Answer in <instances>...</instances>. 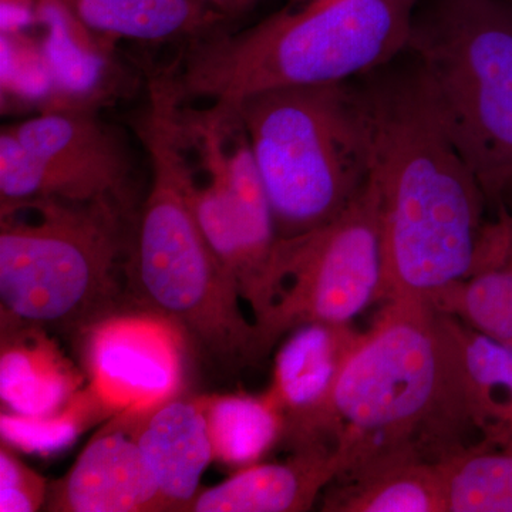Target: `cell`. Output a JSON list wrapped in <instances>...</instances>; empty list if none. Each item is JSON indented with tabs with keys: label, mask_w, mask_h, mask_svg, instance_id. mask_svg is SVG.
Instances as JSON below:
<instances>
[{
	"label": "cell",
	"mask_w": 512,
	"mask_h": 512,
	"mask_svg": "<svg viewBox=\"0 0 512 512\" xmlns=\"http://www.w3.org/2000/svg\"><path fill=\"white\" fill-rule=\"evenodd\" d=\"M379 197L382 302L430 305L451 285L507 265L511 218L487 224L483 187L441 117L419 60L404 50L352 80Z\"/></svg>",
	"instance_id": "6da1fadb"
},
{
	"label": "cell",
	"mask_w": 512,
	"mask_h": 512,
	"mask_svg": "<svg viewBox=\"0 0 512 512\" xmlns=\"http://www.w3.org/2000/svg\"><path fill=\"white\" fill-rule=\"evenodd\" d=\"M474 434L450 318L426 303L384 302L330 404L325 441L339 476L404 458L441 463L476 444Z\"/></svg>",
	"instance_id": "7a4b0ae2"
},
{
	"label": "cell",
	"mask_w": 512,
	"mask_h": 512,
	"mask_svg": "<svg viewBox=\"0 0 512 512\" xmlns=\"http://www.w3.org/2000/svg\"><path fill=\"white\" fill-rule=\"evenodd\" d=\"M183 109L171 74H151L136 123L151 184L134 218L124 274L141 309L170 319L212 355L258 360L255 323L195 215Z\"/></svg>",
	"instance_id": "3957f363"
},
{
	"label": "cell",
	"mask_w": 512,
	"mask_h": 512,
	"mask_svg": "<svg viewBox=\"0 0 512 512\" xmlns=\"http://www.w3.org/2000/svg\"><path fill=\"white\" fill-rule=\"evenodd\" d=\"M420 0H312L235 35L191 40L174 66L178 96L234 117L248 97L346 83L406 50Z\"/></svg>",
	"instance_id": "277c9868"
},
{
	"label": "cell",
	"mask_w": 512,
	"mask_h": 512,
	"mask_svg": "<svg viewBox=\"0 0 512 512\" xmlns=\"http://www.w3.org/2000/svg\"><path fill=\"white\" fill-rule=\"evenodd\" d=\"M264 184L279 238L339 217L369 181V154L352 80L248 97L234 114Z\"/></svg>",
	"instance_id": "5b68a950"
},
{
	"label": "cell",
	"mask_w": 512,
	"mask_h": 512,
	"mask_svg": "<svg viewBox=\"0 0 512 512\" xmlns=\"http://www.w3.org/2000/svg\"><path fill=\"white\" fill-rule=\"evenodd\" d=\"M22 208L32 217L2 215L0 224L2 326L83 330L120 311L119 275L136 215L106 201Z\"/></svg>",
	"instance_id": "8992f818"
},
{
	"label": "cell",
	"mask_w": 512,
	"mask_h": 512,
	"mask_svg": "<svg viewBox=\"0 0 512 512\" xmlns=\"http://www.w3.org/2000/svg\"><path fill=\"white\" fill-rule=\"evenodd\" d=\"M407 50L488 204L512 190L510 0H420Z\"/></svg>",
	"instance_id": "52a82bcc"
},
{
	"label": "cell",
	"mask_w": 512,
	"mask_h": 512,
	"mask_svg": "<svg viewBox=\"0 0 512 512\" xmlns=\"http://www.w3.org/2000/svg\"><path fill=\"white\" fill-rule=\"evenodd\" d=\"M383 285L382 220L369 177L335 220L308 234L281 238L269 306L254 322L259 359L305 323L350 325L370 305L382 302Z\"/></svg>",
	"instance_id": "ba28073f"
},
{
	"label": "cell",
	"mask_w": 512,
	"mask_h": 512,
	"mask_svg": "<svg viewBox=\"0 0 512 512\" xmlns=\"http://www.w3.org/2000/svg\"><path fill=\"white\" fill-rule=\"evenodd\" d=\"M134 163L126 141L87 111H45L0 134V207L30 202H113L136 215Z\"/></svg>",
	"instance_id": "9c48e42d"
},
{
	"label": "cell",
	"mask_w": 512,
	"mask_h": 512,
	"mask_svg": "<svg viewBox=\"0 0 512 512\" xmlns=\"http://www.w3.org/2000/svg\"><path fill=\"white\" fill-rule=\"evenodd\" d=\"M89 386L111 414L174 399L185 370V332L157 313L114 312L82 330Z\"/></svg>",
	"instance_id": "30bf717a"
},
{
	"label": "cell",
	"mask_w": 512,
	"mask_h": 512,
	"mask_svg": "<svg viewBox=\"0 0 512 512\" xmlns=\"http://www.w3.org/2000/svg\"><path fill=\"white\" fill-rule=\"evenodd\" d=\"M360 335L352 325L311 322L282 340L268 393L284 416L282 440L291 450L326 444L333 393Z\"/></svg>",
	"instance_id": "8fae6325"
},
{
	"label": "cell",
	"mask_w": 512,
	"mask_h": 512,
	"mask_svg": "<svg viewBox=\"0 0 512 512\" xmlns=\"http://www.w3.org/2000/svg\"><path fill=\"white\" fill-rule=\"evenodd\" d=\"M46 510L165 511L156 478L134 436L131 413L114 414L66 476L49 485Z\"/></svg>",
	"instance_id": "7c38bea8"
},
{
	"label": "cell",
	"mask_w": 512,
	"mask_h": 512,
	"mask_svg": "<svg viewBox=\"0 0 512 512\" xmlns=\"http://www.w3.org/2000/svg\"><path fill=\"white\" fill-rule=\"evenodd\" d=\"M36 23L45 29L40 45L53 80L47 111L97 113L119 96L116 40L90 29L64 0H36Z\"/></svg>",
	"instance_id": "4fadbf2b"
},
{
	"label": "cell",
	"mask_w": 512,
	"mask_h": 512,
	"mask_svg": "<svg viewBox=\"0 0 512 512\" xmlns=\"http://www.w3.org/2000/svg\"><path fill=\"white\" fill-rule=\"evenodd\" d=\"M342 460L325 443L292 450L281 463H256L200 491L192 512H305L311 511L336 477Z\"/></svg>",
	"instance_id": "5bb4252c"
},
{
	"label": "cell",
	"mask_w": 512,
	"mask_h": 512,
	"mask_svg": "<svg viewBox=\"0 0 512 512\" xmlns=\"http://www.w3.org/2000/svg\"><path fill=\"white\" fill-rule=\"evenodd\" d=\"M131 413L134 436L156 478L165 511H188L215 461L200 397L174 399Z\"/></svg>",
	"instance_id": "9a60e30c"
},
{
	"label": "cell",
	"mask_w": 512,
	"mask_h": 512,
	"mask_svg": "<svg viewBox=\"0 0 512 512\" xmlns=\"http://www.w3.org/2000/svg\"><path fill=\"white\" fill-rule=\"evenodd\" d=\"M82 376L37 326H2L0 396L9 412L46 417L62 412Z\"/></svg>",
	"instance_id": "2e32d148"
},
{
	"label": "cell",
	"mask_w": 512,
	"mask_h": 512,
	"mask_svg": "<svg viewBox=\"0 0 512 512\" xmlns=\"http://www.w3.org/2000/svg\"><path fill=\"white\" fill-rule=\"evenodd\" d=\"M326 512H446L439 466L392 460L342 474L320 497Z\"/></svg>",
	"instance_id": "e0dca14e"
},
{
	"label": "cell",
	"mask_w": 512,
	"mask_h": 512,
	"mask_svg": "<svg viewBox=\"0 0 512 512\" xmlns=\"http://www.w3.org/2000/svg\"><path fill=\"white\" fill-rule=\"evenodd\" d=\"M101 36L164 43L214 32L225 15L211 0H64Z\"/></svg>",
	"instance_id": "ac0fdd59"
},
{
	"label": "cell",
	"mask_w": 512,
	"mask_h": 512,
	"mask_svg": "<svg viewBox=\"0 0 512 512\" xmlns=\"http://www.w3.org/2000/svg\"><path fill=\"white\" fill-rule=\"evenodd\" d=\"M448 318L478 434L493 443L512 444V346L481 335L453 316Z\"/></svg>",
	"instance_id": "d6986e66"
},
{
	"label": "cell",
	"mask_w": 512,
	"mask_h": 512,
	"mask_svg": "<svg viewBox=\"0 0 512 512\" xmlns=\"http://www.w3.org/2000/svg\"><path fill=\"white\" fill-rule=\"evenodd\" d=\"M215 461L244 468L259 463L284 439L285 420L266 392L200 397Z\"/></svg>",
	"instance_id": "ffe728a7"
},
{
	"label": "cell",
	"mask_w": 512,
	"mask_h": 512,
	"mask_svg": "<svg viewBox=\"0 0 512 512\" xmlns=\"http://www.w3.org/2000/svg\"><path fill=\"white\" fill-rule=\"evenodd\" d=\"M437 466L446 512H512V444L481 439Z\"/></svg>",
	"instance_id": "44dd1931"
},
{
	"label": "cell",
	"mask_w": 512,
	"mask_h": 512,
	"mask_svg": "<svg viewBox=\"0 0 512 512\" xmlns=\"http://www.w3.org/2000/svg\"><path fill=\"white\" fill-rule=\"evenodd\" d=\"M429 306L487 338L512 346V266L508 264L451 285Z\"/></svg>",
	"instance_id": "7402d4cb"
},
{
	"label": "cell",
	"mask_w": 512,
	"mask_h": 512,
	"mask_svg": "<svg viewBox=\"0 0 512 512\" xmlns=\"http://www.w3.org/2000/svg\"><path fill=\"white\" fill-rule=\"evenodd\" d=\"M113 416L90 386L79 390L62 412L46 417L0 416L2 441L15 450L36 456H53L72 446L87 427Z\"/></svg>",
	"instance_id": "603a6c76"
},
{
	"label": "cell",
	"mask_w": 512,
	"mask_h": 512,
	"mask_svg": "<svg viewBox=\"0 0 512 512\" xmlns=\"http://www.w3.org/2000/svg\"><path fill=\"white\" fill-rule=\"evenodd\" d=\"M0 92L3 109L49 110L53 80L40 40L26 32L0 33Z\"/></svg>",
	"instance_id": "cb8c5ba5"
},
{
	"label": "cell",
	"mask_w": 512,
	"mask_h": 512,
	"mask_svg": "<svg viewBox=\"0 0 512 512\" xmlns=\"http://www.w3.org/2000/svg\"><path fill=\"white\" fill-rule=\"evenodd\" d=\"M15 448L2 441L0 447V511L35 512L45 507L49 485L45 478L26 466Z\"/></svg>",
	"instance_id": "d4e9b609"
},
{
	"label": "cell",
	"mask_w": 512,
	"mask_h": 512,
	"mask_svg": "<svg viewBox=\"0 0 512 512\" xmlns=\"http://www.w3.org/2000/svg\"><path fill=\"white\" fill-rule=\"evenodd\" d=\"M36 23V0H0V33L26 32Z\"/></svg>",
	"instance_id": "484cf974"
},
{
	"label": "cell",
	"mask_w": 512,
	"mask_h": 512,
	"mask_svg": "<svg viewBox=\"0 0 512 512\" xmlns=\"http://www.w3.org/2000/svg\"><path fill=\"white\" fill-rule=\"evenodd\" d=\"M255 0H218V8L225 13V15H231V13L241 12L249 5H252Z\"/></svg>",
	"instance_id": "4316f807"
},
{
	"label": "cell",
	"mask_w": 512,
	"mask_h": 512,
	"mask_svg": "<svg viewBox=\"0 0 512 512\" xmlns=\"http://www.w3.org/2000/svg\"><path fill=\"white\" fill-rule=\"evenodd\" d=\"M508 265L512 266V218H511V237H510V252H508Z\"/></svg>",
	"instance_id": "83f0119b"
},
{
	"label": "cell",
	"mask_w": 512,
	"mask_h": 512,
	"mask_svg": "<svg viewBox=\"0 0 512 512\" xmlns=\"http://www.w3.org/2000/svg\"><path fill=\"white\" fill-rule=\"evenodd\" d=\"M211 2L214 3V5L217 6V8H218V0H211ZM218 9H220V8H218ZM222 13H224V12H222ZM224 15H225V13H224Z\"/></svg>",
	"instance_id": "f1b7e54d"
},
{
	"label": "cell",
	"mask_w": 512,
	"mask_h": 512,
	"mask_svg": "<svg viewBox=\"0 0 512 512\" xmlns=\"http://www.w3.org/2000/svg\"><path fill=\"white\" fill-rule=\"evenodd\" d=\"M510 2H511V5H512V0H510Z\"/></svg>",
	"instance_id": "f546056e"
}]
</instances>
